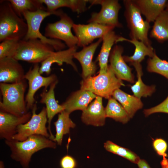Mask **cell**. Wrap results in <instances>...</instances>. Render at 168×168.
<instances>
[{
	"mask_svg": "<svg viewBox=\"0 0 168 168\" xmlns=\"http://www.w3.org/2000/svg\"><path fill=\"white\" fill-rule=\"evenodd\" d=\"M10 150L11 158L20 162L23 168H29L32 156L46 148L55 149L57 143L49 138L40 135H34L23 141L13 139L5 140Z\"/></svg>",
	"mask_w": 168,
	"mask_h": 168,
	"instance_id": "cell-1",
	"label": "cell"
},
{
	"mask_svg": "<svg viewBox=\"0 0 168 168\" xmlns=\"http://www.w3.org/2000/svg\"><path fill=\"white\" fill-rule=\"evenodd\" d=\"M27 30L26 23L16 13L9 1H0V42L22 40Z\"/></svg>",
	"mask_w": 168,
	"mask_h": 168,
	"instance_id": "cell-2",
	"label": "cell"
},
{
	"mask_svg": "<svg viewBox=\"0 0 168 168\" xmlns=\"http://www.w3.org/2000/svg\"><path fill=\"white\" fill-rule=\"evenodd\" d=\"M27 86L26 79L16 83H0L2 98L0 101V110L17 116L27 113L28 110L24 95Z\"/></svg>",
	"mask_w": 168,
	"mask_h": 168,
	"instance_id": "cell-3",
	"label": "cell"
},
{
	"mask_svg": "<svg viewBox=\"0 0 168 168\" xmlns=\"http://www.w3.org/2000/svg\"><path fill=\"white\" fill-rule=\"evenodd\" d=\"M80 84L81 89L108 99L111 98L115 90L124 86L122 80L116 76L110 65L105 73L83 79Z\"/></svg>",
	"mask_w": 168,
	"mask_h": 168,
	"instance_id": "cell-4",
	"label": "cell"
},
{
	"mask_svg": "<svg viewBox=\"0 0 168 168\" xmlns=\"http://www.w3.org/2000/svg\"><path fill=\"white\" fill-rule=\"evenodd\" d=\"M59 12V10L54 12L49 11L46 8L40 9L35 12H24L23 16L26 21L28 30L27 34L23 39H38L43 42L52 46L56 51L63 50L66 47L65 44L59 40L46 37L40 30L41 23L45 17L51 15L58 16Z\"/></svg>",
	"mask_w": 168,
	"mask_h": 168,
	"instance_id": "cell-5",
	"label": "cell"
},
{
	"mask_svg": "<svg viewBox=\"0 0 168 168\" xmlns=\"http://www.w3.org/2000/svg\"><path fill=\"white\" fill-rule=\"evenodd\" d=\"M124 16L127 26L130 30L131 39L141 41L148 46H152V42L148 37L151 26L150 23L144 21L134 0H124Z\"/></svg>",
	"mask_w": 168,
	"mask_h": 168,
	"instance_id": "cell-6",
	"label": "cell"
},
{
	"mask_svg": "<svg viewBox=\"0 0 168 168\" xmlns=\"http://www.w3.org/2000/svg\"><path fill=\"white\" fill-rule=\"evenodd\" d=\"M54 49L38 39L21 40L13 58L34 64L42 63L49 57Z\"/></svg>",
	"mask_w": 168,
	"mask_h": 168,
	"instance_id": "cell-7",
	"label": "cell"
},
{
	"mask_svg": "<svg viewBox=\"0 0 168 168\" xmlns=\"http://www.w3.org/2000/svg\"><path fill=\"white\" fill-rule=\"evenodd\" d=\"M36 104L35 103L32 109V116L26 123L18 126L16 133L12 139L23 141L34 135H40L49 138L50 135L48 131L46 124L48 118L46 108L44 107L40 112L37 114Z\"/></svg>",
	"mask_w": 168,
	"mask_h": 168,
	"instance_id": "cell-8",
	"label": "cell"
},
{
	"mask_svg": "<svg viewBox=\"0 0 168 168\" xmlns=\"http://www.w3.org/2000/svg\"><path fill=\"white\" fill-rule=\"evenodd\" d=\"M58 16L60 17L59 20L47 24L45 29L44 36L48 38L63 41L68 48L77 46L78 39L71 31L74 24L73 21L62 10Z\"/></svg>",
	"mask_w": 168,
	"mask_h": 168,
	"instance_id": "cell-9",
	"label": "cell"
},
{
	"mask_svg": "<svg viewBox=\"0 0 168 168\" xmlns=\"http://www.w3.org/2000/svg\"><path fill=\"white\" fill-rule=\"evenodd\" d=\"M91 6L99 4L101 9L98 13L93 12L87 22L121 27L122 26L118 20V14L121 7L117 0H89Z\"/></svg>",
	"mask_w": 168,
	"mask_h": 168,
	"instance_id": "cell-10",
	"label": "cell"
},
{
	"mask_svg": "<svg viewBox=\"0 0 168 168\" xmlns=\"http://www.w3.org/2000/svg\"><path fill=\"white\" fill-rule=\"evenodd\" d=\"M40 67L38 63L35 64L31 67L25 74V78L28 82L29 88L25 97L26 107L28 111L32 109L35 103V95L41 87H44V90L47 91V88L55 81L57 80L55 74L44 77L39 72Z\"/></svg>",
	"mask_w": 168,
	"mask_h": 168,
	"instance_id": "cell-11",
	"label": "cell"
},
{
	"mask_svg": "<svg viewBox=\"0 0 168 168\" xmlns=\"http://www.w3.org/2000/svg\"><path fill=\"white\" fill-rule=\"evenodd\" d=\"M115 27L95 23L86 25L74 24L73 30L78 39L77 46H87L97 38H102L103 35Z\"/></svg>",
	"mask_w": 168,
	"mask_h": 168,
	"instance_id": "cell-12",
	"label": "cell"
},
{
	"mask_svg": "<svg viewBox=\"0 0 168 168\" xmlns=\"http://www.w3.org/2000/svg\"><path fill=\"white\" fill-rule=\"evenodd\" d=\"M32 113L28 112L21 116H17L0 110V138L5 140L12 139L16 133L19 125L27 122L30 119Z\"/></svg>",
	"mask_w": 168,
	"mask_h": 168,
	"instance_id": "cell-13",
	"label": "cell"
},
{
	"mask_svg": "<svg viewBox=\"0 0 168 168\" xmlns=\"http://www.w3.org/2000/svg\"><path fill=\"white\" fill-rule=\"evenodd\" d=\"M24 71L18 61L12 58L0 59V83H13L25 79Z\"/></svg>",
	"mask_w": 168,
	"mask_h": 168,
	"instance_id": "cell-14",
	"label": "cell"
},
{
	"mask_svg": "<svg viewBox=\"0 0 168 168\" xmlns=\"http://www.w3.org/2000/svg\"><path fill=\"white\" fill-rule=\"evenodd\" d=\"M123 51L124 48L121 46L115 45L110 54V65L117 78L133 83L134 77L132 72V69L124 61L122 56Z\"/></svg>",
	"mask_w": 168,
	"mask_h": 168,
	"instance_id": "cell-15",
	"label": "cell"
},
{
	"mask_svg": "<svg viewBox=\"0 0 168 168\" xmlns=\"http://www.w3.org/2000/svg\"><path fill=\"white\" fill-rule=\"evenodd\" d=\"M102 41V38L99 39L96 42L83 47L81 50L74 53L73 58L81 64L83 79L92 76L95 73L97 66L93 61L92 58L96 49Z\"/></svg>",
	"mask_w": 168,
	"mask_h": 168,
	"instance_id": "cell-16",
	"label": "cell"
},
{
	"mask_svg": "<svg viewBox=\"0 0 168 168\" xmlns=\"http://www.w3.org/2000/svg\"><path fill=\"white\" fill-rule=\"evenodd\" d=\"M106 118L102 97L97 96L87 108L82 111L81 120L85 124L96 127L104 125Z\"/></svg>",
	"mask_w": 168,
	"mask_h": 168,
	"instance_id": "cell-17",
	"label": "cell"
},
{
	"mask_svg": "<svg viewBox=\"0 0 168 168\" xmlns=\"http://www.w3.org/2000/svg\"><path fill=\"white\" fill-rule=\"evenodd\" d=\"M77 46L68 48L66 50L54 52L47 59L41 63L39 72L41 75L45 73L48 75L50 73L51 67L53 64L57 63L59 66L64 63L71 65L76 70H77V67L73 62L72 59L74 53L76 52Z\"/></svg>",
	"mask_w": 168,
	"mask_h": 168,
	"instance_id": "cell-18",
	"label": "cell"
},
{
	"mask_svg": "<svg viewBox=\"0 0 168 168\" xmlns=\"http://www.w3.org/2000/svg\"><path fill=\"white\" fill-rule=\"evenodd\" d=\"M58 82L57 80L49 86L48 91L43 90L40 94V102L45 105L48 118V129L50 134L49 139L54 141L55 136L53 134L51 129L52 119L55 115L64 110L62 105H59L56 101L54 90Z\"/></svg>",
	"mask_w": 168,
	"mask_h": 168,
	"instance_id": "cell-19",
	"label": "cell"
},
{
	"mask_svg": "<svg viewBox=\"0 0 168 168\" xmlns=\"http://www.w3.org/2000/svg\"><path fill=\"white\" fill-rule=\"evenodd\" d=\"M123 41L129 42L135 47L134 53L133 55L123 56L125 62L129 63L130 65L134 67L135 69L142 67L140 63L145 57L148 56L149 58L152 57L155 52L152 46H148L142 42L135 39L129 40L119 36L116 41V43Z\"/></svg>",
	"mask_w": 168,
	"mask_h": 168,
	"instance_id": "cell-20",
	"label": "cell"
},
{
	"mask_svg": "<svg viewBox=\"0 0 168 168\" xmlns=\"http://www.w3.org/2000/svg\"><path fill=\"white\" fill-rule=\"evenodd\" d=\"M97 96L88 91L80 89L72 93L62 105L69 114L73 111L85 110Z\"/></svg>",
	"mask_w": 168,
	"mask_h": 168,
	"instance_id": "cell-21",
	"label": "cell"
},
{
	"mask_svg": "<svg viewBox=\"0 0 168 168\" xmlns=\"http://www.w3.org/2000/svg\"><path fill=\"white\" fill-rule=\"evenodd\" d=\"M142 14L149 23L155 21L165 9L166 0H134Z\"/></svg>",
	"mask_w": 168,
	"mask_h": 168,
	"instance_id": "cell-22",
	"label": "cell"
},
{
	"mask_svg": "<svg viewBox=\"0 0 168 168\" xmlns=\"http://www.w3.org/2000/svg\"><path fill=\"white\" fill-rule=\"evenodd\" d=\"M119 37L113 30L107 32L103 36L102 44L98 58L100 67L99 73L103 74L107 71L108 59L112 48Z\"/></svg>",
	"mask_w": 168,
	"mask_h": 168,
	"instance_id": "cell-23",
	"label": "cell"
},
{
	"mask_svg": "<svg viewBox=\"0 0 168 168\" xmlns=\"http://www.w3.org/2000/svg\"><path fill=\"white\" fill-rule=\"evenodd\" d=\"M112 96L118 100L128 113L130 119L136 112L142 108L143 104L140 99L128 94L119 88L114 91Z\"/></svg>",
	"mask_w": 168,
	"mask_h": 168,
	"instance_id": "cell-24",
	"label": "cell"
},
{
	"mask_svg": "<svg viewBox=\"0 0 168 168\" xmlns=\"http://www.w3.org/2000/svg\"><path fill=\"white\" fill-rule=\"evenodd\" d=\"M46 6L48 11L54 12L62 7H67L78 14L84 12L87 9V0H39Z\"/></svg>",
	"mask_w": 168,
	"mask_h": 168,
	"instance_id": "cell-25",
	"label": "cell"
},
{
	"mask_svg": "<svg viewBox=\"0 0 168 168\" xmlns=\"http://www.w3.org/2000/svg\"><path fill=\"white\" fill-rule=\"evenodd\" d=\"M69 115L64 110L59 114L57 120L54 123L56 133L54 141L58 145H62L63 136L69 133L70 129L76 126L75 123L70 118Z\"/></svg>",
	"mask_w": 168,
	"mask_h": 168,
	"instance_id": "cell-26",
	"label": "cell"
},
{
	"mask_svg": "<svg viewBox=\"0 0 168 168\" xmlns=\"http://www.w3.org/2000/svg\"><path fill=\"white\" fill-rule=\"evenodd\" d=\"M150 35L160 42L168 40V10L165 9L154 21Z\"/></svg>",
	"mask_w": 168,
	"mask_h": 168,
	"instance_id": "cell-27",
	"label": "cell"
},
{
	"mask_svg": "<svg viewBox=\"0 0 168 168\" xmlns=\"http://www.w3.org/2000/svg\"><path fill=\"white\" fill-rule=\"evenodd\" d=\"M105 111L106 118H111L123 124L127 123L130 119L124 107L114 98L108 99Z\"/></svg>",
	"mask_w": 168,
	"mask_h": 168,
	"instance_id": "cell-28",
	"label": "cell"
},
{
	"mask_svg": "<svg viewBox=\"0 0 168 168\" xmlns=\"http://www.w3.org/2000/svg\"><path fill=\"white\" fill-rule=\"evenodd\" d=\"M16 13L22 18L23 13L26 11L35 12L45 8L39 0H9Z\"/></svg>",
	"mask_w": 168,
	"mask_h": 168,
	"instance_id": "cell-29",
	"label": "cell"
},
{
	"mask_svg": "<svg viewBox=\"0 0 168 168\" xmlns=\"http://www.w3.org/2000/svg\"><path fill=\"white\" fill-rule=\"evenodd\" d=\"M104 147L107 151L123 157L135 164H137L140 159L134 152L110 140L104 143Z\"/></svg>",
	"mask_w": 168,
	"mask_h": 168,
	"instance_id": "cell-30",
	"label": "cell"
},
{
	"mask_svg": "<svg viewBox=\"0 0 168 168\" xmlns=\"http://www.w3.org/2000/svg\"><path fill=\"white\" fill-rule=\"evenodd\" d=\"M136 70L138 80L131 86L133 96L140 99L142 97L151 96L155 91V86L154 85L147 86L143 82L141 78L143 74L142 68H138Z\"/></svg>",
	"mask_w": 168,
	"mask_h": 168,
	"instance_id": "cell-31",
	"label": "cell"
},
{
	"mask_svg": "<svg viewBox=\"0 0 168 168\" xmlns=\"http://www.w3.org/2000/svg\"><path fill=\"white\" fill-rule=\"evenodd\" d=\"M147 70L149 72L161 74L168 79V62L160 59L155 52L147 60Z\"/></svg>",
	"mask_w": 168,
	"mask_h": 168,
	"instance_id": "cell-32",
	"label": "cell"
},
{
	"mask_svg": "<svg viewBox=\"0 0 168 168\" xmlns=\"http://www.w3.org/2000/svg\"><path fill=\"white\" fill-rule=\"evenodd\" d=\"M15 40H4L0 43V59L13 58L17 50L19 41Z\"/></svg>",
	"mask_w": 168,
	"mask_h": 168,
	"instance_id": "cell-33",
	"label": "cell"
},
{
	"mask_svg": "<svg viewBox=\"0 0 168 168\" xmlns=\"http://www.w3.org/2000/svg\"><path fill=\"white\" fill-rule=\"evenodd\" d=\"M152 146L158 155L162 156L163 158L167 157L166 152L168 145L164 140L161 138H156L153 141Z\"/></svg>",
	"mask_w": 168,
	"mask_h": 168,
	"instance_id": "cell-34",
	"label": "cell"
},
{
	"mask_svg": "<svg viewBox=\"0 0 168 168\" xmlns=\"http://www.w3.org/2000/svg\"><path fill=\"white\" fill-rule=\"evenodd\" d=\"M145 117L156 113H164L168 114V96L166 99L158 105L150 109L144 110Z\"/></svg>",
	"mask_w": 168,
	"mask_h": 168,
	"instance_id": "cell-35",
	"label": "cell"
},
{
	"mask_svg": "<svg viewBox=\"0 0 168 168\" xmlns=\"http://www.w3.org/2000/svg\"><path fill=\"white\" fill-rule=\"evenodd\" d=\"M77 162L72 156L66 155L62 158L60 161L61 168H76Z\"/></svg>",
	"mask_w": 168,
	"mask_h": 168,
	"instance_id": "cell-36",
	"label": "cell"
},
{
	"mask_svg": "<svg viewBox=\"0 0 168 168\" xmlns=\"http://www.w3.org/2000/svg\"><path fill=\"white\" fill-rule=\"evenodd\" d=\"M137 165L139 168H152L147 162L144 159H140Z\"/></svg>",
	"mask_w": 168,
	"mask_h": 168,
	"instance_id": "cell-37",
	"label": "cell"
},
{
	"mask_svg": "<svg viewBox=\"0 0 168 168\" xmlns=\"http://www.w3.org/2000/svg\"><path fill=\"white\" fill-rule=\"evenodd\" d=\"M161 168H168V159L166 158H163L161 162Z\"/></svg>",
	"mask_w": 168,
	"mask_h": 168,
	"instance_id": "cell-38",
	"label": "cell"
},
{
	"mask_svg": "<svg viewBox=\"0 0 168 168\" xmlns=\"http://www.w3.org/2000/svg\"><path fill=\"white\" fill-rule=\"evenodd\" d=\"M166 9L168 10V2H167V3Z\"/></svg>",
	"mask_w": 168,
	"mask_h": 168,
	"instance_id": "cell-39",
	"label": "cell"
}]
</instances>
